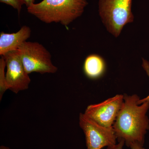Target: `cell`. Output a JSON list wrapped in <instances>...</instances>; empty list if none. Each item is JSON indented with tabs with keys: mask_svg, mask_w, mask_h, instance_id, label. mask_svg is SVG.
<instances>
[{
	"mask_svg": "<svg viewBox=\"0 0 149 149\" xmlns=\"http://www.w3.org/2000/svg\"><path fill=\"white\" fill-rule=\"evenodd\" d=\"M139 97L125 94L122 106L113 125L118 141H124L127 147L135 143L143 146L145 135L149 129V120L146 115L149 102L139 106Z\"/></svg>",
	"mask_w": 149,
	"mask_h": 149,
	"instance_id": "6da1fadb",
	"label": "cell"
},
{
	"mask_svg": "<svg viewBox=\"0 0 149 149\" xmlns=\"http://www.w3.org/2000/svg\"><path fill=\"white\" fill-rule=\"evenodd\" d=\"M88 5L87 0H43L27 7L28 13L46 23L67 26L81 16Z\"/></svg>",
	"mask_w": 149,
	"mask_h": 149,
	"instance_id": "7a4b0ae2",
	"label": "cell"
},
{
	"mask_svg": "<svg viewBox=\"0 0 149 149\" xmlns=\"http://www.w3.org/2000/svg\"><path fill=\"white\" fill-rule=\"evenodd\" d=\"M132 0H99L98 11L102 21L110 33L116 37L123 27L133 22Z\"/></svg>",
	"mask_w": 149,
	"mask_h": 149,
	"instance_id": "3957f363",
	"label": "cell"
},
{
	"mask_svg": "<svg viewBox=\"0 0 149 149\" xmlns=\"http://www.w3.org/2000/svg\"><path fill=\"white\" fill-rule=\"evenodd\" d=\"M17 50L28 74L33 72L54 73L57 71V68L53 64L49 52L40 43L26 41Z\"/></svg>",
	"mask_w": 149,
	"mask_h": 149,
	"instance_id": "277c9868",
	"label": "cell"
},
{
	"mask_svg": "<svg viewBox=\"0 0 149 149\" xmlns=\"http://www.w3.org/2000/svg\"><path fill=\"white\" fill-rule=\"evenodd\" d=\"M79 124L85 134L87 149H101L116 144L113 128L100 125L84 113L80 114Z\"/></svg>",
	"mask_w": 149,
	"mask_h": 149,
	"instance_id": "5b68a950",
	"label": "cell"
},
{
	"mask_svg": "<svg viewBox=\"0 0 149 149\" xmlns=\"http://www.w3.org/2000/svg\"><path fill=\"white\" fill-rule=\"evenodd\" d=\"M2 56L7 68L6 81L8 90L17 94L28 89L31 79L24 69L18 50L8 52Z\"/></svg>",
	"mask_w": 149,
	"mask_h": 149,
	"instance_id": "8992f818",
	"label": "cell"
},
{
	"mask_svg": "<svg viewBox=\"0 0 149 149\" xmlns=\"http://www.w3.org/2000/svg\"><path fill=\"white\" fill-rule=\"evenodd\" d=\"M124 95H117L104 101L88 106L84 113L100 125L113 128L123 102Z\"/></svg>",
	"mask_w": 149,
	"mask_h": 149,
	"instance_id": "52a82bcc",
	"label": "cell"
},
{
	"mask_svg": "<svg viewBox=\"0 0 149 149\" xmlns=\"http://www.w3.org/2000/svg\"><path fill=\"white\" fill-rule=\"evenodd\" d=\"M31 34V30L28 26H22L15 33H0V55L1 56L11 51L18 49L19 47L27 41Z\"/></svg>",
	"mask_w": 149,
	"mask_h": 149,
	"instance_id": "ba28073f",
	"label": "cell"
},
{
	"mask_svg": "<svg viewBox=\"0 0 149 149\" xmlns=\"http://www.w3.org/2000/svg\"><path fill=\"white\" fill-rule=\"evenodd\" d=\"M106 67V62L101 56L92 54L85 58L83 64V71L88 78L96 80L104 74Z\"/></svg>",
	"mask_w": 149,
	"mask_h": 149,
	"instance_id": "9c48e42d",
	"label": "cell"
},
{
	"mask_svg": "<svg viewBox=\"0 0 149 149\" xmlns=\"http://www.w3.org/2000/svg\"><path fill=\"white\" fill-rule=\"evenodd\" d=\"M6 63L3 56L0 59V99H1L3 94L8 90L6 81L5 68Z\"/></svg>",
	"mask_w": 149,
	"mask_h": 149,
	"instance_id": "30bf717a",
	"label": "cell"
},
{
	"mask_svg": "<svg viewBox=\"0 0 149 149\" xmlns=\"http://www.w3.org/2000/svg\"><path fill=\"white\" fill-rule=\"evenodd\" d=\"M0 2L10 6L17 10L19 15L21 11L22 6L25 4L23 0H0Z\"/></svg>",
	"mask_w": 149,
	"mask_h": 149,
	"instance_id": "8fae6325",
	"label": "cell"
},
{
	"mask_svg": "<svg viewBox=\"0 0 149 149\" xmlns=\"http://www.w3.org/2000/svg\"><path fill=\"white\" fill-rule=\"evenodd\" d=\"M119 143L117 144H116L114 146H111L108 147L107 149H123L125 142L123 140L118 141ZM143 146L139 144V143H135L130 145L129 148L131 149H145L143 148Z\"/></svg>",
	"mask_w": 149,
	"mask_h": 149,
	"instance_id": "7c38bea8",
	"label": "cell"
},
{
	"mask_svg": "<svg viewBox=\"0 0 149 149\" xmlns=\"http://www.w3.org/2000/svg\"><path fill=\"white\" fill-rule=\"evenodd\" d=\"M142 67L144 69V70L146 71L147 74L149 77V62L147 61L146 60L143 59V64H142ZM145 102H149V95L146 97L140 100L138 102L139 104L140 105L141 104Z\"/></svg>",
	"mask_w": 149,
	"mask_h": 149,
	"instance_id": "4fadbf2b",
	"label": "cell"
},
{
	"mask_svg": "<svg viewBox=\"0 0 149 149\" xmlns=\"http://www.w3.org/2000/svg\"><path fill=\"white\" fill-rule=\"evenodd\" d=\"M24 1V4L27 7L32 5V4L35 3V0H23Z\"/></svg>",
	"mask_w": 149,
	"mask_h": 149,
	"instance_id": "5bb4252c",
	"label": "cell"
},
{
	"mask_svg": "<svg viewBox=\"0 0 149 149\" xmlns=\"http://www.w3.org/2000/svg\"><path fill=\"white\" fill-rule=\"evenodd\" d=\"M0 149H10L8 147L4 146H1Z\"/></svg>",
	"mask_w": 149,
	"mask_h": 149,
	"instance_id": "9a60e30c",
	"label": "cell"
}]
</instances>
